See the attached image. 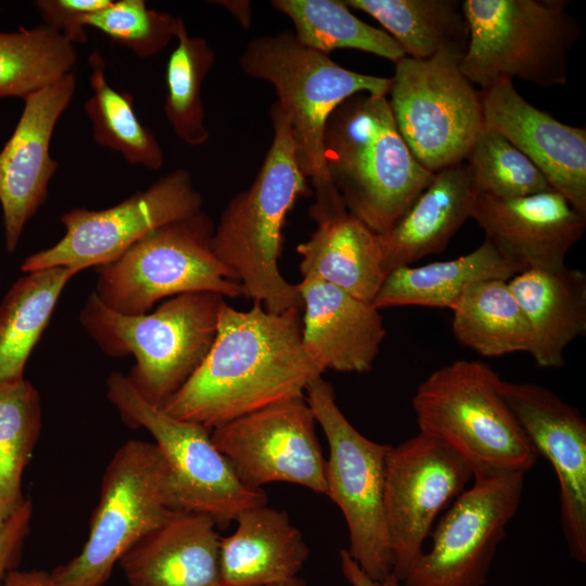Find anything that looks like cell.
Returning <instances> with one entry per match:
<instances>
[{
    "instance_id": "3",
    "label": "cell",
    "mask_w": 586,
    "mask_h": 586,
    "mask_svg": "<svg viewBox=\"0 0 586 586\" xmlns=\"http://www.w3.org/2000/svg\"><path fill=\"white\" fill-rule=\"evenodd\" d=\"M239 65L246 76L275 89L290 123L298 165L316 195L309 216L319 224L347 212L324 166L326 123L354 94H387L392 77L347 69L329 54L302 44L291 30L253 38Z\"/></svg>"
},
{
    "instance_id": "7",
    "label": "cell",
    "mask_w": 586,
    "mask_h": 586,
    "mask_svg": "<svg viewBox=\"0 0 586 586\" xmlns=\"http://www.w3.org/2000/svg\"><path fill=\"white\" fill-rule=\"evenodd\" d=\"M565 0H464L467 50L460 67L481 90L513 78L548 88L568 80L579 26Z\"/></svg>"
},
{
    "instance_id": "15",
    "label": "cell",
    "mask_w": 586,
    "mask_h": 586,
    "mask_svg": "<svg viewBox=\"0 0 586 586\" xmlns=\"http://www.w3.org/2000/svg\"><path fill=\"white\" fill-rule=\"evenodd\" d=\"M473 480L468 463L419 432L392 446L385 469L384 517L393 572L403 582L424 551L438 514Z\"/></svg>"
},
{
    "instance_id": "19",
    "label": "cell",
    "mask_w": 586,
    "mask_h": 586,
    "mask_svg": "<svg viewBox=\"0 0 586 586\" xmlns=\"http://www.w3.org/2000/svg\"><path fill=\"white\" fill-rule=\"evenodd\" d=\"M484 126L528 157L551 189L586 216V130L563 124L528 103L512 80L481 90Z\"/></svg>"
},
{
    "instance_id": "35",
    "label": "cell",
    "mask_w": 586,
    "mask_h": 586,
    "mask_svg": "<svg viewBox=\"0 0 586 586\" xmlns=\"http://www.w3.org/2000/svg\"><path fill=\"white\" fill-rule=\"evenodd\" d=\"M175 38L177 46L166 65L164 113L179 139L188 145L200 146L209 138L201 91L215 62V53L206 39L188 34L181 17H178Z\"/></svg>"
},
{
    "instance_id": "32",
    "label": "cell",
    "mask_w": 586,
    "mask_h": 586,
    "mask_svg": "<svg viewBox=\"0 0 586 586\" xmlns=\"http://www.w3.org/2000/svg\"><path fill=\"white\" fill-rule=\"evenodd\" d=\"M89 65L92 94L84 110L92 126L93 140L118 152L129 164L158 170L164 164V152L152 131L139 120L133 97L109 84L100 53L89 56Z\"/></svg>"
},
{
    "instance_id": "16",
    "label": "cell",
    "mask_w": 586,
    "mask_h": 586,
    "mask_svg": "<svg viewBox=\"0 0 586 586\" xmlns=\"http://www.w3.org/2000/svg\"><path fill=\"white\" fill-rule=\"evenodd\" d=\"M304 397L271 404L216 426L211 437L249 488L292 483L324 495L326 462Z\"/></svg>"
},
{
    "instance_id": "4",
    "label": "cell",
    "mask_w": 586,
    "mask_h": 586,
    "mask_svg": "<svg viewBox=\"0 0 586 586\" xmlns=\"http://www.w3.org/2000/svg\"><path fill=\"white\" fill-rule=\"evenodd\" d=\"M323 158L347 213L377 234L395 224L434 174L400 136L387 94L361 92L343 101L326 123Z\"/></svg>"
},
{
    "instance_id": "40",
    "label": "cell",
    "mask_w": 586,
    "mask_h": 586,
    "mask_svg": "<svg viewBox=\"0 0 586 586\" xmlns=\"http://www.w3.org/2000/svg\"><path fill=\"white\" fill-rule=\"evenodd\" d=\"M340 566L344 578L351 586H400V581L391 573L382 581L367 575L346 549L340 550Z\"/></svg>"
},
{
    "instance_id": "26",
    "label": "cell",
    "mask_w": 586,
    "mask_h": 586,
    "mask_svg": "<svg viewBox=\"0 0 586 586\" xmlns=\"http://www.w3.org/2000/svg\"><path fill=\"white\" fill-rule=\"evenodd\" d=\"M303 278L330 283L372 304L385 277L379 234L345 212L317 224L296 247Z\"/></svg>"
},
{
    "instance_id": "37",
    "label": "cell",
    "mask_w": 586,
    "mask_h": 586,
    "mask_svg": "<svg viewBox=\"0 0 586 586\" xmlns=\"http://www.w3.org/2000/svg\"><path fill=\"white\" fill-rule=\"evenodd\" d=\"M177 23L178 17L149 9L143 0L112 1L85 18L86 27L98 29L141 59L166 48L175 38Z\"/></svg>"
},
{
    "instance_id": "38",
    "label": "cell",
    "mask_w": 586,
    "mask_h": 586,
    "mask_svg": "<svg viewBox=\"0 0 586 586\" xmlns=\"http://www.w3.org/2000/svg\"><path fill=\"white\" fill-rule=\"evenodd\" d=\"M111 2L112 0H37L34 7L43 20V25L75 46L87 41L86 16L104 9Z\"/></svg>"
},
{
    "instance_id": "9",
    "label": "cell",
    "mask_w": 586,
    "mask_h": 586,
    "mask_svg": "<svg viewBox=\"0 0 586 586\" xmlns=\"http://www.w3.org/2000/svg\"><path fill=\"white\" fill-rule=\"evenodd\" d=\"M214 224L202 209L160 227L113 263L97 267L99 301L123 315H143L166 297L214 292L243 296L235 273L212 247Z\"/></svg>"
},
{
    "instance_id": "2",
    "label": "cell",
    "mask_w": 586,
    "mask_h": 586,
    "mask_svg": "<svg viewBox=\"0 0 586 586\" xmlns=\"http://www.w3.org/2000/svg\"><path fill=\"white\" fill-rule=\"evenodd\" d=\"M271 144L252 184L235 194L214 228L212 247L240 282L243 296L270 313L302 310L298 284L279 269L283 229L300 196L311 193L296 157L290 123L277 101L270 106Z\"/></svg>"
},
{
    "instance_id": "33",
    "label": "cell",
    "mask_w": 586,
    "mask_h": 586,
    "mask_svg": "<svg viewBox=\"0 0 586 586\" xmlns=\"http://www.w3.org/2000/svg\"><path fill=\"white\" fill-rule=\"evenodd\" d=\"M76 60L75 46L46 25L0 31V98L25 100L72 73Z\"/></svg>"
},
{
    "instance_id": "20",
    "label": "cell",
    "mask_w": 586,
    "mask_h": 586,
    "mask_svg": "<svg viewBox=\"0 0 586 586\" xmlns=\"http://www.w3.org/2000/svg\"><path fill=\"white\" fill-rule=\"evenodd\" d=\"M471 218L485 240L522 271L563 269L568 252L586 229V216L553 190L509 200L476 193Z\"/></svg>"
},
{
    "instance_id": "24",
    "label": "cell",
    "mask_w": 586,
    "mask_h": 586,
    "mask_svg": "<svg viewBox=\"0 0 586 586\" xmlns=\"http://www.w3.org/2000/svg\"><path fill=\"white\" fill-rule=\"evenodd\" d=\"M234 522V532L220 537L225 586H271L298 577L309 547L286 511L263 505L243 511Z\"/></svg>"
},
{
    "instance_id": "27",
    "label": "cell",
    "mask_w": 586,
    "mask_h": 586,
    "mask_svg": "<svg viewBox=\"0 0 586 586\" xmlns=\"http://www.w3.org/2000/svg\"><path fill=\"white\" fill-rule=\"evenodd\" d=\"M522 272L484 240L472 252L455 259L396 268L385 277L372 305L379 310L398 306H424L453 310L475 282L510 280Z\"/></svg>"
},
{
    "instance_id": "39",
    "label": "cell",
    "mask_w": 586,
    "mask_h": 586,
    "mask_svg": "<svg viewBox=\"0 0 586 586\" xmlns=\"http://www.w3.org/2000/svg\"><path fill=\"white\" fill-rule=\"evenodd\" d=\"M33 502L25 498L8 517H0V583L17 566L25 539L30 531Z\"/></svg>"
},
{
    "instance_id": "25",
    "label": "cell",
    "mask_w": 586,
    "mask_h": 586,
    "mask_svg": "<svg viewBox=\"0 0 586 586\" xmlns=\"http://www.w3.org/2000/svg\"><path fill=\"white\" fill-rule=\"evenodd\" d=\"M508 284L531 328L528 354L542 368L562 367L568 345L586 332L585 272L527 269Z\"/></svg>"
},
{
    "instance_id": "13",
    "label": "cell",
    "mask_w": 586,
    "mask_h": 586,
    "mask_svg": "<svg viewBox=\"0 0 586 586\" xmlns=\"http://www.w3.org/2000/svg\"><path fill=\"white\" fill-rule=\"evenodd\" d=\"M524 473L473 476L434 525L404 586H484L496 550L518 512Z\"/></svg>"
},
{
    "instance_id": "8",
    "label": "cell",
    "mask_w": 586,
    "mask_h": 586,
    "mask_svg": "<svg viewBox=\"0 0 586 586\" xmlns=\"http://www.w3.org/2000/svg\"><path fill=\"white\" fill-rule=\"evenodd\" d=\"M179 508L173 472L155 443L130 440L111 458L81 551L51 573L64 586H103L136 542Z\"/></svg>"
},
{
    "instance_id": "21",
    "label": "cell",
    "mask_w": 586,
    "mask_h": 586,
    "mask_svg": "<svg viewBox=\"0 0 586 586\" xmlns=\"http://www.w3.org/2000/svg\"><path fill=\"white\" fill-rule=\"evenodd\" d=\"M303 342L322 369L366 373L386 336L380 310L318 279L297 283Z\"/></svg>"
},
{
    "instance_id": "43",
    "label": "cell",
    "mask_w": 586,
    "mask_h": 586,
    "mask_svg": "<svg viewBox=\"0 0 586 586\" xmlns=\"http://www.w3.org/2000/svg\"><path fill=\"white\" fill-rule=\"evenodd\" d=\"M271 586H308L306 581L301 578V577H296L290 582H286V583H282V584H277V585H271Z\"/></svg>"
},
{
    "instance_id": "23",
    "label": "cell",
    "mask_w": 586,
    "mask_h": 586,
    "mask_svg": "<svg viewBox=\"0 0 586 586\" xmlns=\"http://www.w3.org/2000/svg\"><path fill=\"white\" fill-rule=\"evenodd\" d=\"M476 193L464 162L435 171L395 224L379 234L386 275L444 251L471 218Z\"/></svg>"
},
{
    "instance_id": "12",
    "label": "cell",
    "mask_w": 586,
    "mask_h": 586,
    "mask_svg": "<svg viewBox=\"0 0 586 586\" xmlns=\"http://www.w3.org/2000/svg\"><path fill=\"white\" fill-rule=\"evenodd\" d=\"M107 398L124 422L145 429L165 457L176 483L179 508L227 526L243 511L267 505L264 489H252L237 476L212 441V430L177 419L144 400L127 375L107 378Z\"/></svg>"
},
{
    "instance_id": "29",
    "label": "cell",
    "mask_w": 586,
    "mask_h": 586,
    "mask_svg": "<svg viewBox=\"0 0 586 586\" xmlns=\"http://www.w3.org/2000/svg\"><path fill=\"white\" fill-rule=\"evenodd\" d=\"M378 21L405 55L426 60L442 52L463 56L468 25L458 0H343Z\"/></svg>"
},
{
    "instance_id": "1",
    "label": "cell",
    "mask_w": 586,
    "mask_h": 586,
    "mask_svg": "<svg viewBox=\"0 0 586 586\" xmlns=\"http://www.w3.org/2000/svg\"><path fill=\"white\" fill-rule=\"evenodd\" d=\"M324 370L303 342L302 310H238L225 301L200 367L162 405L167 415L209 430L271 404L305 396Z\"/></svg>"
},
{
    "instance_id": "30",
    "label": "cell",
    "mask_w": 586,
    "mask_h": 586,
    "mask_svg": "<svg viewBox=\"0 0 586 586\" xmlns=\"http://www.w3.org/2000/svg\"><path fill=\"white\" fill-rule=\"evenodd\" d=\"M451 311L454 336L482 356L530 353L532 348L531 328L507 280L475 282Z\"/></svg>"
},
{
    "instance_id": "36",
    "label": "cell",
    "mask_w": 586,
    "mask_h": 586,
    "mask_svg": "<svg viewBox=\"0 0 586 586\" xmlns=\"http://www.w3.org/2000/svg\"><path fill=\"white\" fill-rule=\"evenodd\" d=\"M477 193L509 200L551 191L536 165L499 132L483 126L464 161Z\"/></svg>"
},
{
    "instance_id": "31",
    "label": "cell",
    "mask_w": 586,
    "mask_h": 586,
    "mask_svg": "<svg viewBox=\"0 0 586 586\" xmlns=\"http://www.w3.org/2000/svg\"><path fill=\"white\" fill-rule=\"evenodd\" d=\"M271 4L290 18L296 39L313 50L329 54L354 49L393 63L406 56L386 31L362 22L343 0H273Z\"/></svg>"
},
{
    "instance_id": "5",
    "label": "cell",
    "mask_w": 586,
    "mask_h": 586,
    "mask_svg": "<svg viewBox=\"0 0 586 586\" xmlns=\"http://www.w3.org/2000/svg\"><path fill=\"white\" fill-rule=\"evenodd\" d=\"M224 301L214 292H191L153 313L129 316L105 307L91 292L79 321L106 355L133 356L128 379L144 400L161 408L208 354Z\"/></svg>"
},
{
    "instance_id": "10",
    "label": "cell",
    "mask_w": 586,
    "mask_h": 586,
    "mask_svg": "<svg viewBox=\"0 0 586 586\" xmlns=\"http://www.w3.org/2000/svg\"><path fill=\"white\" fill-rule=\"evenodd\" d=\"M305 398L329 445L326 496L345 519L349 536L346 550L367 575L382 581L394 564L384 517L385 469L392 445L358 432L322 375L306 386Z\"/></svg>"
},
{
    "instance_id": "11",
    "label": "cell",
    "mask_w": 586,
    "mask_h": 586,
    "mask_svg": "<svg viewBox=\"0 0 586 586\" xmlns=\"http://www.w3.org/2000/svg\"><path fill=\"white\" fill-rule=\"evenodd\" d=\"M461 58L442 52L395 63L387 101L404 141L431 173L464 162L484 126L482 92L461 71Z\"/></svg>"
},
{
    "instance_id": "6",
    "label": "cell",
    "mask_w": 586,
    "mask_h": 586,
    "mask_svg": "<svg viewBox=\"0 0 586 586\" xmlns=\"http://www.w3.org/2000/svg\"><path fill=\"white\" fill-rule=\"evenodd\" d=\"M499 374L481 360H457L430 373L412 398L419 432L457 453L473 476L526 473L539 455L501 396Z\"/></svg>"
},
{
    "instance_id": "22",
    "label": "cell",
    "mask_w": 586,
    "mask_h": 586,
    "mask_svg": "<svg viewBox=\"0 0 586 586\" xmlns=\"http://www.w3.org/2000/svg\"><path fill=\"white\" fill-rule=\"evenodd\" d=\"M208 515L175 510L118 563L129 586H225L220 536Z\"/></svg>"
},
{
    "instance_id": "34",
    "label": "cell",
    "mask_w": 586,
    "mask_h": 586,
    "mask_svg": "<svg viewBox=\"0 0 586 586\" xmlns=\"http://www.w3.org/2000/svg\"><path fill=\"white\" fill-rule=\"evenodd\" d=\"M41 402L36 387L24 378L0 385V517L17 509L24 470L41 431Z\"/></svg>"
},
{
    "instance_id": "14",
    "label": "cell",
    "mask_w": 586,
    "mask_h": 586,
    "mask_svg": "<svg viewBox=\"0 0 586 586\" xmlns=\"http://www.w3.org/2000/svg\"><path fill=\"white\" fill-rule=\"evenodd\" d=\"M202 196L187 169L177 168L146 190L101 211L74 208L61 217L64 235L25 258L23 272L52 267L81 270L118 259L142 238L201 211Z\"/></svg>"
},
{
    "instance_id": "28",
    "label": "cell",
    "mask_w": 586,
    "mask_h": 586,
    "mask_svg": "<svg viewBox=\"0 0 586 586\" xmlns=\"http://www.w3.org/2000/svg\"><path fill=\"white\" fill-rule=\"evenodd\" d=\"M81 269L25 272L0 303V385L23 379L25 365L49 324L58 300Z\"/></svg>"
},
{
    "instance_id": "17",
    "label": "cell",
    "mask_w": 586,
    "mask_h": 586,
    "mask_svg": "<svg viewBox=\"0 0 586 586\" xmlns=\"http://www.w3.org/2000/svg\"><path fill=\"white\" fill-rule=\"evenodd\" d=\"M498 388L560 486L561 526L569 555L586 562V420L551 390L500 378Z\"/></svg>"
},
{
    "instance_id": "18",
    "label": "cell",
    "mask_w": 586,
    "mask_h": 586,
    "mask_svg": "<svg viewBox=\"0 0 586 586\" xmlns=\"http://www.w3.org/2000/svg\"><path fill=\"white\" fill-rule=\"evenodd\" d=\"M75 90L72 72L28 95L12 136L0 151V204L9 252L15 251L25 225L47 199L59 166L50 155L52 133Z\"/></svg>"
},
{
    "instance_id": "42",
    "label": "cell",
    "mask_w": 586,
    "mask_h": 586,
    "mask_svg": "<svg viewBox=\"0 0 586 586\" xmlns=\"http://www.w3.org/2000/svg\"><path fill=\"white\" fill-rule=\"evenodd\" d=\"M222 5L233 17L239 22V24L247 29L252 23V9L250 1L243 0H230V1H216Z\"/></svg>"
},
{
    "instance_id": "41",
    "label": "cell",
    "mask_w": 586,
    "mask_h": 586,
    "mask_svg": "<svg viewBox=\"0 0 586 586\" xmlns=\"http://www.w3.org/2000/svg\"><path fill=\"white\" fill-rule=\"evenodd\" d=\"M0 586H64L55 581L51 572L43 570H18L9 571L0 583Z\"/></svg>"
}]
</instances>
